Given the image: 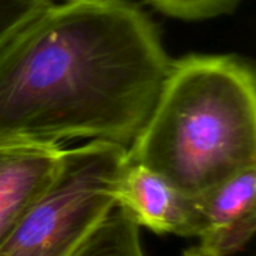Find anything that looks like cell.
I'll use <instances>...</instances> for the list:
<instances>
[{
	"instance_id": "cell-8",
	"label": "cell",
	"mask_w": 256,
	"mask_h": 256,
	"mask_svg": "<svg viewBox=\"0 0 256 256\" xmlns=\"http://www.w3.org/2000/svg\"><path fill=\"white\" fill-rule=\"evenodd\" d=\"M156 9L180 20H206L231 12L240 0H148Z\"/></svg>"
},
{
	"instance_id": "cell-1",
	"label": "cell",
	"mask_w": 256,
	"mask_h": 256,
	"mask_svg": "<svg viewBox=\"0 0 256 256\" xmlns=\"http://www.w3.org/2000/svg\"><path fill=\"white\" fill-rule=\"evenodd\" d=\"M171 63L132 0H56L0 48V146L129 147Z\"/></svg>"
},
{
	"instance_id": "cell-9",
	"label": "cell",
	"mask_w": 256,
	"mask_h": 256,
	"mask_svg": "<svg viewBox=\"0 0 256 256\" xmlns=\"http://www.w3.org/2000/svg\"><path fill=\"white\" fill-rule=\"evenodd\" d=\"M56 0H0V48Z\"/></svg>"
},
{
	"instance_id": "cell-2",
	"label": "cell",
	"mask_w": 256,
	"mask_h": 256,
	"mask_svg": "<svg viewBox=\"0 0 256 256\" xmlns=\"http://www.w3.org/2000/svg\"><path fill=\"white\" fill-rule=\"evenodd\" d=\"M128 160L192 196L256 166L252 68L232 56L172 62Z\"/></svg>"
},
{
	"instance_id": "cell-5",
	"label": "cell",
	"mask_w": 256,
	"mask_h": 256,
	"mask_svg": "<svg viewBox=\"0 0 256 256\" xmlns=\"http://www.w3.org/2000/svg\"><path fill=\"white\" fill-rule=\"evenodd\" d=\"M116 207L136 226L156 234L196 237L195 196L184 194L153 170L126 162L114 190Z\"/></svg>"
},
{
	"instance_id": "cell-7",
	"label": "cell",
	"mask_w": 256,
	"mask_h": 256,
	"mask_svg": "<svg viewBox=\"0 0 256 256\" xmlns=\"http://www.w3.org/2000/svg\"><path fill=\"white\" fill-rule=\"evenodd\" d=\"M136 226L117 207L76 256H146Z\"/></svg>"
},
{
	"instance_id": "cell-3",
	"label": "cell",
	"mask_w": 256,
	"mask_h": 256,
	"mask_svg": "<svg viewBox=\"0 0 256 256\" xmlns=\"http://www.w3.org/2000/svg\"><path fill=\"white\" fill-rule=\"evenodd\" d=\"M128 147L90 141L62 152L57 172L0 244V256H76L116 208Z\"/></svg>"
},
{
	"instance_id": "cell-4",
	"label": "cell",
	"mask_w": 256,
	"mask_h": 256,
	"mask_svg": "<svg viewBox=\"0 0 256 256\" xmlns=\"http://www.w3.org/2000/svg\"><path fill=\"white\" fill-rule=\"evenodd\" d=\"M196 249L206 256L242 252L256 230V166L195 195Z\"/></svg>"
},
{
	"instance_id": "cell-6",
	"label": "cell",
	"mask_w": 256,
	"mask_h": 256,
	"mask_svg": "<svg viewBox=\"0 0 256 256\" xmlns=\"http://www.w3.org/2000/svg\"><path fill=\"white\" fill-rule=\"evenodd\" d=\"M60 146H0V244L54 178Z\"/></svg>"
},
{
	"instance_id": "cell-10",
	"label": "cell",
	"mask_w": 256,
	"mask_h": 256,
	"mask_svg": "<svg viewBox=\"0 0 256 256\" xmlns=\"http://www.w3.org/2000/svg\"><path fill=\"white\" fill-rule=\"evenodd\" d=\"M182 256H206V255H202L196 248H192V249H188V250H186V252H184Z\"/></svg>"
}]
</instances>
